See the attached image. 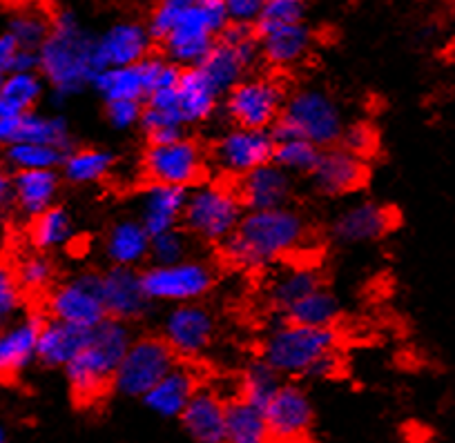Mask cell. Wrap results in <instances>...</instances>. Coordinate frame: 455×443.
I'll list each match as a JSON object with an SVG mask.
<instances>
[{"mask_svg":"<svg viewBox=\"0 0 455 443\" xmlns=\"http://www.w3.org/2000/svg\"><path fill=\"white\" fill-rule=\"evenodd\" d=\"M306 236L308 227L295 210L248 212L237 232L221 245V254L235 267L264 270L297 252L306 243Z\"/></svg>","mask_w":455,"mask_h":443,"instance_id":"1","label":"cell"},{"mask_svg":"<svg viewBox=\"0 0 455 443\" xmlns=\"http://www.w3.org/2000/svg\"><path fill=\"white\" fill-rule=\"evenodd\" d=\"M99 72L103 69L96 56V38L83 29L74 12H59L41 47V76L52 87V100L65 103L74 94H81Z\"/></svg>","mask_w":455,"mask_h":443,"instance_id":"2","label":"cell"},{"mask_svg":"<svg viewBox=\"0 0 455 443\" xmlns=\"http://www.w3.org/2000/svg\"><path fill=\"white\" fill-rule=\"evenodd\" d=\"M132 341L128 323L119 319L108 317L103 323L92 328L85 348L65 368V376L76 403L92 406L105 397L109 388H114V376Z\"/></svg>","mask_w":455,"mask_h":443,"instance_id":"3","label":"cell"},{"mask_svg":"<svg viewBox=\"0 0 455 443\" xmlns=\"http://www.w3.org/2000/svg\"><path fill=\"white\" fill-rule=\"evenodd\" d=\"M339 335L335 328H313L301 323H275L261 341V359L282 376H308L313 366L337 352Z\"/></svg>","mask_w":455,"mask_h":443,"instance_id":"4","label":"cell"},{"mask_svg":"<svg viewBox=\"0 0 455 443\" xmlns=\"http://www.w3.org/2000/svg\"><path fill=\"white\" fill-rule=\"evenodd\" d=\"M344 118L335 100L322 90H299L288 96L277 125L275 140L304 138L322 150L339 143L344 134Z\"/></svg>","mask_w":455,"mask_h":443,"instance_id":"5","label":"cell"},{"mask_svg":"<svg viewBox=\"0 0 455 443\" xmlns=\"http://www.w3.org/2000/svg\"><path fill=\"white\" fill-rule=\"evenodd\" d=\"M246 217L237 187L221 183H199L190 190L183 212V227L205 243L223 245Z\"/></svg>","mask_w":455,"mask_h":443,"instance_id":"6","label":"cell"},{"mask_svg":"<svg viewBox=\"0 0 455 443\" xmlns=\"http://www.w3.org/2000/svg\"><path fill=\"white\" fill-rule=\"evenodd\" d=\"M230 25L223 0H199L183 14L164 45L165 59L179 67H196L217 45L223 29Z\"/></svg>","mask_w":455,"mask_h":443,"instance_id":"7","label":"cell"},{"mask_svg":"<svg viewBox=\"0 0 455 443\" xmlns=\"http://www.w3.org/2000/svg\"><path fill=\"white\" fill-rule=\"evenodd\" d=\"M177 368V354L164 336H141L134 339L121 361L114 390L125 397L143 399L170 370Z\"/></svg>","mask_w":455,"mask_h":443,"instance_id":"8","label":"cell"},{"mask_svg":"<svg viewBox=\"0 0 455 443\" xmlns=\"http://www.w3.org/2000/svg\"><path fill=\"white\" fill-rule=\"evenodd\" d=\"M143 274V288H146L150 301L161 304H196L201 297L212 289L214 272L204 261L172 263V265H150Z\"/></svg>","mask_w":455,"mask_h":443,"instance_id":"9","label":"cell"},{"mask_svg":"<svg viewBox=\"0 0 455 443\" xmlns=\"http://www.w3.org/2000/svg\"><path fill=\"white\" fill-rule=\"evenodd\" d=\"M47 312L52 319L92 330L108 319L100 272H83L65 283L56 285L47 297Z\"/></svg>","mask_w":455,"mask_h":443,"instance_id":"10","label":"cell"},{"mask_svg":"<svg viewBox=\"0 0 455 443\" xmlns=\"http://www.w3.org/2000/svg\"><path fill=\"white\" fill-rule=\"evenodd\" d=\"M141 165L148 183L190 190L204 178L205 159L199 145L183 136L172 143L148 145Z\"/></svg>","mask_w":455,"mask_h":443,"instance_id":"11","label":"cell"},{"mask_svg":"<svg viewBox=\"0 0 455 443\" xmlns=\"http://www.w3.org/2000/svg\"><path fill=\"white\" fill-rule=\"evenodd\" d=\"M286 100L283 87L273 78H243L226 96V112L237 127L273 130Z\"/></svg>","mask_w":455,"mask_h":443,"instance_id":"12","label":"cell"},{"mask_svg":"<svg viewBox=\"0 0 455 443\" xmlns=\"http://www.w3.org/2000/svg\"><path fill=\"white\" fill-rule=\"evenodd\" d=\"M275 150H277V140H275L273 130L233 127L223 131L212 145V159L223 172L242 178L273 163Z\"/></svg>","mask_w":455,"mask_h":443,"instance_id":"13","label":"cell"},{"mask_svg":"<svg viewBox=\"0 0 455 443\" xmlns=\"http://www.w3.org/2000/svg\"><path fill=\"white\" fill-rule=\"evenodd\" d=\"M217 323L199 304L174 305L164 319V341L181 359H196L212 345Z\"/></svg>","mask_w":455,"mask_h":443,"instance_id":"14","label":"cell"},{"mask_svg":"<svg viewBox=\"0 0 455 443\" xmlns=\"http://www.w3.org/2000/svg\"><path fill=\"white\" fill-rule=\"evenodd\" d=\"M266 419L275 443H304L313 428V403L299 385L283 384L266 407Z\"/></svg>","mask_w":455,"mask_h":443,"instance_id":"15","label":"cell"},{"mask_svg":"<svg viewBox=\"0 0 455 443\" xmlns=\"http://www.w3.org/2000/svg\"><path fill=\"white\" fill-rule=\"evenodd\" d=\"M100 289L109 319L137 321L150 310L152 301L143 288V274L134 267L112 265L108 272H100Z\"/></svg>","mask_w":455,"mask_h":443,"instance_id":"16","label":"cell"},{"mask_svg":"<svg viewBox=\"0 0 455 443\" xmlns=\"http://www.w3.org/2000/svg\"><path fill=\"white\" fill-rule=\"evenodd\" d=\"M397 214L379 203H355L339 212L331 225V234L337 243L357 245L373 243L395 230Z\"/></svg>","mask_w":455,"mask_h":443,"instance_id":"17","label":"cell"},{"mask_svg":"<svg viewBox=\"0 0 455 443\" xmlns=\"http://www.w3.org/2000/svg\"><path fill=\"white\" fill-rule=\"evenodd\" d=\"M152 34L148 25L124 20L116 23L96 38V56H99L100 69L109 67H130L150 59Z\"/></svg>","mask_w":455,"mask_h":443,"instance_id":"18","label":"cell"},{"mask_svg":"<svg viewBox=\"0 0 455 443\" xmlns=\"http://www.w3.org/2000/svg\"><path fill=\"white\" fill-rule=\"evenodd\" d=\"M47 319L32 312L19 321L7 323L0 335V372L5 381L23 375L34 361H38V341Z\"/></svg>","mask_w":455,"mask_h":443,"instance_id":"19","label":"cell"},{"mask_svg":"<svg viewBox=\"0 0 455 443\" xmlns=\"http://www.w3.org/2000/svg\"><path fill=\"white\" fill-rule=\"evenodd\" d=\"M369 177L364 159L344 147H328L322 152L317 168L310 174L313 186L323 196H344L362 190Z\"/></svg>","mask_w":455,"mask_h":443,"instance_id":"20","label":"cell"},{"mask_svg":"<svg viewBox=\"0 0 455 443\" xmlns=\"http://www.w3.org/2000/svg\"><path fill=\"white\" fill-rule=\"evenodd\" d=\"M237 194L248 212L288 208L292 194V174L279 165L268 163L239 178Z\"/></svg>","mask_w":455,"mask_h":443,"instance_id":"21","label":"cell"},{"mask_svg":"<svg viewBox=\"0 0 455 443\" xmlns=\"http://www.w3.org/2000/svg\"><path fill=\"white\" fill-rule=\"evenodd\" d=\"M0 140L5 145L38 143L52 145L63 152H72V136L68 121L63 116H45L38 112L20 114V116L0 118Z\"/></svg>","mask_w":455,"mask_h":443,"instance_id":"22","label":"cell"},{"mask_svg":"<svg viewBox=\"0 0 455 443\" xmlns=\"http://www.w3.org/2000/svg\"><path fill=\"white\" fill-rule=\"evenodd\" d=\"M188 194H190V190H186V187L148 183L146 190L141 192L139 221L150 232L152 239L170 230H177L179 223H183Z\"/></svg>","mask_w":455,"mask_h":443,"instance_id":"23","label":"cell"},{"mask_svg":"<svg viewBox=\"0 0 455 443\" xmlns=\"http://www.w3.org/2000/svg\"><path fill=\"white\" fill-rule=\"evenodd\" d=\"M181 423L195 443H226L228 403L214 390L199 388L183 410Z\"/></svg>","mask_w":455,"mask_h":443,"instance_id":"24","label":"cell"},{"mask_svg":"<svg viewBox=\"0 0 455 443\" xmlns=\"http://www.w3.org/2000/svg\"><path fill=\"white\" fill-rule=\"evenodd\" d=\"M141 127L150 143H172L186 136V121L179 103V87L152 91L143 103Z\"/></svg>","mask_w":455,"mask_h":443,"instance_id":"25","label":"cell"},{"mask_svg":"<svg viewBox=\"0 0 455 443\" xmlns=\"http://www.w3.org/2000/svg\"><path fill=\"white\" fill-rule=\"evenodd\" d=\"M152 236L139 218H121L105 234L103 252L114 267H134L137 270L150 258Z\"/></svg>","mask_w":455,"mask_h":443,"instance_id":"26","label":"cell"},{"mask_svg":"<svg viewBox=\"0 0 455 443\" xmlns=\"http://www.w3.org/2000/svg\"><path fill=\"white\" fill-rule=\"evenodd\" d=\"M12 177L16 190V212L36 218L54 208L60 187V177L56 170H25V172H14Z\"/></svg>","mask_w":455,"mask_h":443,"instance_id":"27","label":"cell"},{"mask_svg":"<svg viewBox=\"0 0 455 443\" xmlns=\"http://www.w3.org/2000/svg\"><path fill=\"white\" fill-rule=\"evenodd\" d=\"M90 330L72 323L47 319L38 341V363L45 368H68L85 348Z\"/></svg>","mask_w":455,"mask_h":443,"instance_id":"28","label":"cell"},{"mask_svg":"<svg viewBox=\"0 0 455 443\" xmlns=\"http://www.w3.org/2000/svg\"><path fill=\"white\" fill-rule=\"evenodd\" d=\"M199 390V384L195 379V372L188 370L186 366H179L170 370L150 392L143 397V403L150 407L155 415L165 416V419H181L183 410L188 407L190 399Z\"/></svg>","mask_w":455,"mask_h":443,"instance_id":"29","label":"cell"},{"mask_svg":"<svg viewBox=\"0 0 455 443\" xmlns=\"http://www.w3.org/2000/svg\"><path fill=\"white\" fill-rule=\"evenodd\" d=\"M319 288H323V279L317 267L291 265L286 270H279L270 279L268 288H266V299H268L270 308L283 314L291 305H295L297 301H301Z\"/></svg>","mask_w":455,"mask_h":443,"instance_id":"30","label":"cell"},{"mask_svg":"<svg viewBox=\"0 0 455 443\" xmlns=\"http://www.w3.org/2000/svg\"><path fill=\"white\" fill-rule=\"evenodd\" d=\"M313 43V34L304 23L286 25V28L270 29L259 34L261 56L273 67H292L306 59Z\"/></svg>","mask_w":455,"mask_h":443,"instance_id":"31","label":"cell"},{"mask_svg":"<svg viewBox=\"0 0 455 443\" xmlns=\"http://www.w3.org/2000/svg\"><path fill=\"white\" fill-rule=\"evenodd\" d=\"M226 443H275L266 410L239 397L228 401Z\"/></svg>","mask_w":455,"mask_h":443,"instance_id":"32","label":"cell"},{"mask_svg":"<svg viewBox=\"0 0 455 443\" xmlns=\"http://www.w3.org/2000/svg\"><path fill=\"white\" fill-rule=\"evenodd\" d=\"M43 91H45V78L41 76V72L7 74L0 83V118L34 112Z\"/></svg>","mask_w":455,"mask_h":443,"instance_id":"33","label":"cell"},{"mask_svg":"<svg viewBox=\"0 0 455 443\" xmlns=\"http://www.w3.org/2000/svg\"><path fill=\"white\" fill-rule=\"evenodd\" d=\"M179 103H181L186 125H195V123H204L212 116L219 105V96L205 83L199 69L188 67L183 69L181 83H179Z\"/></svg>","mask_w":455,"mask_h":443,"instance_id":"34","label":"cell"},{"mask_svg":"<svg viewBox=\"0 0 455 443\" xmlns=\"http://www.w3.org/2000/svg\"><path fill=\"white\" fill-rule=\"evenodd\" d=\"M282 317L283 321L301 323V326L332 328L339 317V301L331 289L319 288L301 301H297L295 305H291Z\"/></svg>","mask_w":455,"mask_h":443,"instance_id":"35","label":"cell"},{"mask_svg":"<svg viewBox=\"0 0 455 443\" xmlns=\"http://www.w3.org/2000/svg\"><path fill=\"white\" fill-rule=\"evenodd\" d=\"M74 223L65 208L54 205L41 217L32 218L29 225V241L38 252H50V249L65 248L74 241Z\"/></svg>","mask_w":455,"mask_h":443,"instance_id":"36","label":"cell"},{"mask_svg":"<svg viewBox=\"0 0 455 443\" xmlns=\"http://www.w3.org/2000/svg\"><path fill=\"white\" fill-rule=\"evenodd\" d=\"M114 165H116V159L112 152L100 150V147H85V150L69 152L60 172L65 181L74 186H90L108 177Z\"/></svg>","mask_w":455,"mask_h":443,"instance_id":"37","label":"cell"},{"mask_svg":"<svg viewBox=\"0 0 455 443\" xmlns=\"http://www.w3.org/2000/svg\"><path fill=\"white\" fill-rule=\"evenodd\" d=\"M282 385V375L259 357L257 361L248 363L239 376V399L266 410Z\"/></svg>","mask_w":455,"mask_h":443,"instance_id":"38","label":"cell"},{"mask_svg":"<svg viewBox=\"0 0 455 443\" xmlns=\"http://www.w3.org/2000/svg\"><path fill=\"white\" fill-rule=\"evenodd\" d=\"M69 152L52 147V145L38 143H14L5 145V163L14 172H25V170H56L63 168Z\"/></svg>","mask_w":455,"mask_h":443,"instance_id":"39","label":"cell"},{"mask_svg":"<svg viewBox=\"0 0 455 443\" xmlns=\"http://www.w3.org/2000/svg\"><path fill=\"white\" fill-rule=\"evenodd\" d=\"M322 147L304 138L277 140L273 163L286 170L288 174H313L322 159Z\"/></svg>","mask_w":455,"mask_h":443,"instance_id":"40","label":"cell"},{"mask_svg":"<svg viewBox=\"0 0 455 443\" xmlns=\"http://www.w3.org/2000/svg\"><path fill=\"white\" fill-rule=\"evenodd\" d=\"M5 32H10L20 47L41 51L52 32V20H47L45 14L36 10H20L12 16Z\"/></svg>","mask_w":455,"mask_h":443,"instance_id":"41","label":"cell"},{"mask_svg":"<svg viewBox=\"0 0 455 443\" xmlns=\"http://www.w3.org/2000/svg\"><path fill=\"white\" fill-rule=\"evenodd\" d=\"M12 267H14V276L23 292H45L54 283L56 267L43 252L25 254Z\"/></svg>","mask_w":455,"mask_h":443,"instance_id":"42","label":"cell"},{"mask_svg":"<svg viewBox=\"0 0 455 443\" xmlns=\"http://www.w3.org/2000/svg\"><path fill=\"white\" fill-rule=\"evenodd\" d=\"M306 14V0H268L257 20V34L270 32V29L286 28V25L301 23Z\"/></svg>","mask_w":455,"mask_h":443,"instance_id":"43","label":"cell"},{"mask_svg":"<svg viewBox=\"0 0 455 443\" xmlns=\"http://www.w3.org/2000/svg\"><path fill=\"white\" fill-rule=\"evenodd\" d=\"M199 0H159L156 7L152 10L150 20H148V29H150L152 38L164 43L170 36L179 20L183 19L190 7H195Z\"/></svg>","mask_w":455,"mask_h":443,"instance_id":"44","label":"cell"},{"mask_svg":"<svg viewBox=\"0 0 455 443\" xmlns=\"http://www.w3.org/2000/svg\"><path fill=\"white\" fill-rule=\"evenodd\" d=\"M188 254V236L186 232L170 230L152 239L150 258L152 265H172V263L186 261Z\"/></svg>","mask_w":455,"mask_h":443,"instance_id":"45","label":"cell"},{"mask_svg":"<svg viewBox=\"0 0 455 443\" xmlns=\"http://www.w3.org/2000/svg\"><path fill=\"white\" fill-rule=\"evenodd\" d=\"M105 116L114 130H130L134 125H141L143 103L137 100H114L105 103Z\"/></svg>","mask_w":455,"mask_h":443,"instance_id":"46","label":"cell"},{"mask_svg":"<svg viewBox=\"0 0 455 443\" xmlns=\"http://www.w3.org/2000/svg\"><path fill=\"white\" fill-rule=\"evenodd\" d=\"M375 143H378L375 131L371 130L369 125H364V123H355V125H348L347 130H344L339 147H344V150H348L351 154L364 159V156H369L371 152L375 150Z\"/></svg>","mask_w":455,"mask_h":443,"instance_id":"47","label":"cell"},{"mask_svg":"<svg viewBox=\"0 0 455 443\" xmlns=\"http://www.w3.org/2000/svg\"><path fill=\"white\" fill-rule=\"evenodd\" d=\"M20 294H23V289L14 276V267L5 265L0 272V317L5 321H10L19 312Z\"/></svg>","mask_w":455,"mask_h":443,"instance_id":"48","label":"cell"},{"mask_svg":"<svg viewBox=\"0 0 455 443\" xmlns=\"http://www.w3.org/2000/svg\"><path fill=\"white\" fill-rule=\"evenodd\" d=\"M268 0H223L230 23L257 25Z\"/></svg>","mask_w":455,"mask_h":443,"instance_id":"49","label":"cell"},{"mask_svg":"<svg viewBox=\"0 0 455 443\" xmlns=\"http://www.w3.org/2000/svg\"><path fill=\"white\" fill-rule=\"evenodd\" d=\"M19 50H20L19 41H16L10 32L3 34V38H0V72L5 74L7 69H10L12 60L16 59Z\"/></svg>","mask_w":455,"mask_h":443,"instance_id":"50","label":"cell"},{"mask_svg":"<svg viewBox=\"0 0 455 443\" xmlns=\"http://www.w3.org/2000/svg\"><path fill=\"white\" fill-rule=\"evenodd\" d=\"M339 372V357L335 354H328L322 361H317L313 366V370L308 372V379H331Z\"/></svg>","mask_w":455,"mask_h":443,"instance_id":"51","label":"cell"},{"mask_svg":"<svg viewBox=\"0 0 455 443\" xmlns=\"http://www.w3.org/2000/svg\"><path fill=\"white\" fill-rule=\"evenodd\" d=\"M0 205H3V212L10 214L12 210H16V190H14V177L12 174H3L0 177Z\"/></svg>","mask_w":455,"mask_h":443,"instance_id":"52","label":"cell"},{"mask_svg":"<svg viewBox=\"0 0 455 443\" xmlns=\"http://www.w3.org/2000/svg\"><path fill=\"white\" fill-rule=\"evenodd\" d=\"M0 443H10V434H7V430L0 432Z\"/></svg>","mask_w":455,"mask_h":443,"instance_id":"53","label":"cell"}]
</instances>
